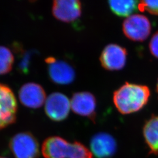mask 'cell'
I'll return each instance as SVG.
<instances>
[{"label":"cell","instance_id":"1","mask_svg":"<svg viewBox=\"0 0 158 158\" xmlns=\"http://www.w3.org/2000/svg\"><path fill=\"white\" fill-rule=\"evenodd\" d=\"M149 97L150 90L147 86L126 83L114 92L113 101L119 113L130 114L143 107Z\"/></svg>","mask_w":158,"mask_h":158},{"label":"cell","instance_id":"2","mask_svg":"<svg viewBox=\"0 0 158 158\" xmlns=\"http://www.w3.org/2000/svg\"><path fill=\"white\" fill-rule=\"evenodd\" d=\"M42 152L45 158H93V153L81 143H70L58 136L46 139Z\"/></svg>","mask_w":158,"mask_h":158},{"label":"cell","instance_id":"3","mask_svg":"<svg viewBox=\"0 0 158 158\" xmlns=\"http://www.w3.org/2000/svg\"><path fill=\"white\" fill-rule=\"evenodd\" d=\"M9 147L15 158H37L40 155L38 141L29 132L15 135L11 139Z\"/></svg>","mask_w":158,"mask_h":158},{"label":"cell","instance_id":"4","mask_svg":"<svg viewBox=\"0 0 158 158\" xmlns=\"http://www.w3.org/2000/svg\"><path fill=\"white\" fill-rule=\"evenodd\" d=\"M17 108L13 91L8 86L0 83V130L15 122Z\"/></svg>","mask_w":158,"mask_h":158},{"label":"cell","instance_id":"5","mask_svg":"<svg viewBox=\"0 0 158 158\" xmlns=\"http://www.w3.org/2000/svg\"><path fill=\"white\" fill-rule=\"evenodd\" d=\"M123 30L128 39L135 42H142L147 40L151 34V24L147 17L135 14L125 20Z\"/></svg>","mask_w":158,"mask_h":158},{"label":"cell","instance_id":"6","mask_svg":"<svg viewBox=\"0 0 158 158\" xmlns=\"http://www.w3.org/2000/svg\"><path fill=\"white\" fill-rule=\"evenodd\" d=\"M45 110L52 121L59 122L68 117L71 104L68 97L60 93H52L46 98Z\"/></svg>","mask_w":158,"mask_h":158},{"label":"cell","instance_id":"7","mask_svg":"<svg viewBox=\"0 0 158 158\" xmlns=\"http://www.w3.org/2000/svg\"><path fill=\"white\" fill-rule=\"evenodd\" d=\"M48 64V73L51 80L58 85H69L72 83L76 77L73 67L68 63L58 60L53 57L45 60Z\"/></svg>","mask_w":158,"mask_h":158},{"label":"cell","instance_id":"8","mask_svg":"<svg viewBox=\"0 0 158 158\" xmlns=\"http://www.w3.org/2000/svg\"><path fill=\"white\" fill-rule=\"evenodd\" d=\"M127 56V52L124 48L116 44H110L102 52L100 60L105 69L119 70L124 67Z\"/></svg>","mask_w":158,"mask_h":158},{"label":"cell","instance_id":"9","mask_svg":"<svg viewBox=\"0 0 158 158\" xmlns=\"http://www.w3.org/2000/svg\"><path fill=\"white\" fill-rule=\"evenodd\" d=\"M90 149L96 158H111L117 152V143L110 134L98 132L91 139Z\"/></svg>","mask_w":158,"mask_h":158},{"label":"cell","instance_id":"10","mask_svg":"<svg viewBox=\"0 0 158 158\" xmlns=\"http://www.w3.org/2000/svg\"><path fill=\"white\" fill-rule=\"evenodd\" d=\"M52 14L60 21L73 22L81 16V2L78 0H55L53 2Z\"/></svg>","mask_w":158,"mask_h":158},{"label":"cell","instance_id":"11","mask_svg":"<svg viewBox=\"0 0 158 158\" xmlns=\"http://www.w3.org/2000/svg\"><path fill=\"white\" fill-rule=\"evenodd\" d=\"M70 104L74 113L95 121L96 99L93 94L87 91L76 93L72 96Z\"/></svg>","mask_w":158,"mask_h":158},{"label":"cell","instance_id":"12","mask_svg":"<svg viewBox=\"0 0 158 158\" xmlns=\"http://www.w3.org/2000/svg\"><path fill=\"white\" fill-rule=\"evenodd\" d=\"M19 98L24 106L38 108L45 103V91L40 85L28 83L23 85L19 91Z\"/></svg>","mask_w":158,"mask_h":158},{"label":"cell","instance_id":"13","mask_svg":"<svg viewBox=\"0 0 158 158\" xmlns=\"http://www.w3.org/2000/svg\"><path fill=\"white\" fill-rule=\"evenodd\" d=\"M143 135L150 153L158 155V116H153L145 123Z\"/></svg>","mask_w":158,"mask_h":158},{"label":"cell","instance_id":"14","mask_svg":"<svg viewBox=\"0 0 158 158\" xmlns=\"http://www.w3.org/2000/svg\"><path fill=\"white\" fill-rule=\"evenodd\" d=\"M138 2L134 0L110 1L108 4L114 14L121 17H128L137 8Z\"/></svg>","mask_w":158,"mask_h":158},{"label":"cell","instance_id":"15","mask_svg":"<svg viewBox=\"0 0 158 158\" xmlns=\"http://www.w3.org/2000/svg\"><path fill=\"white\" fill-rule=\"evenodd\" d=\"M14 56L8 48L0 46V75L9 73L12 69Z\"/></svg>","mask_w":158,"mask_h":158},{"label":"cell","instance_id":"16","mask_svg":"<svg viewBox=\"0 0 158 158\" xmlns=\"http://www.w3.org/2000/svg\"><path fill=\"white\" fill-rule=\"evenodd\" d=\"M138 8L141 12L147 11L152 15H158V1H142L139 2Z\"/></svg>","mask_w":158,"mask_h":158},{"label":"cell","instance_id":"17","mask_svg":"<svg viewBox=\"0 0 158 158\" xmlns=\"http://www.w3.org/2000/svg\"><path fill=\"white\" fill-rule=\"evenodd\" d=\"M149 49L153 56L158 58V31L152 37L149 43Z\"/></svg>","mask_w":158,"mask_h":158},{"label":"cell","instance_id":"18","mask_svg":"<svg viewBox=\"0 0 158 158\" xmlns=\"http://www.w3.org/2000/svg\"><path fill=\"white\" fill-rule=\"evenodd\" d=\"M156 91H157V93H158V82H157V85H156Z\"/></svg>","mask_w":158,"mask_h":158},{"label":"cell","instance_id":"19","mask_svg":"<svg viewBox=\"0 0 158 158\" xmlns=\"http://www.w3.org/2000/svg\"><path fill=\"white\" fill-rule=\"evenodd\" d=\"M0 158H5V157H2V156H0Z\"/></svg>","mask_w":158,"mask_h":158}]
</instances>
